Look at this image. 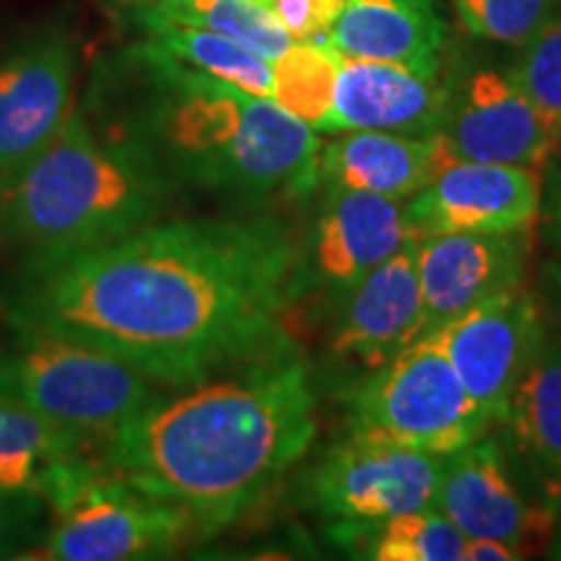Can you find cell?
<instances>
[{
    "label": "cell",
    "mask_w": 561,
    "mask_h": 561,
    "mask_svg": "<svg viewBox=\"0 0 561 561\" xmlns=\"http://www.w3.org/2000/svg\"><path fill=\"white\" fill-rule=\"evenodd\" d=\"M81 110L180 191L261 201L305 198L320 185L318 130L271 96L185 66L151 39L100 62Z\"/></svg>",
    "instance_id": "obj_3"
},
{
    "label": "cell",
    "mask_w": 561,
    "mask_h": 561,
    "mask_svg": "<svg viewBox=\"0 0 561 561\" xmlns=\"http://www.w3.org/2000/svg\"><path fill=\"white\" fill-rule=\"evenodd\" d=\"M450 81L401 62L343 58L325 130H385L434 136L445 115Z\"/></svg>",
    "instance_id": "obj_18"
},
{
    "label": "cell",
    "mask_w": 561,
    "mask_h": 561,
    "mask_svg": "<svg viewBox=\"0 0 561 561\" xmlns=\"http://www.w3.org/2000/svg\"><path fill=\"white\" fill-rule=\"evenodd\" d=\"M434 138L450 161H486L543 170L561 149L546 121L510 70L471 68L450 79L445 115Z\"/></svg>",
    "instance_id": "obj_9"
},
{
    "label": "cell",
    "mask_w": 561,
    "mask_h": 561,
    "mask_svg": "<svg viewBox=\"0 0 561 561\" xmlns=\"http://www.w3.org/2000/svg\"><path fill=\"white\" fill-rule=\"evenodd\" d=\"M434 507L458 525L466 541H502L520 559L549 549L559 517L523 486L500 439L489 434L447 455Z\"/></svg>",
    "instance_id": "obj_10"
},
{
    "label": "cell",
    "mask_w": 561,
    "mask_h": 561,
    "mask_svg": "<svg viewBox=\"0 0 561 561\" xmlns=\"http://www.w3.org/2000/svg\"><path fill=\"white\" fill-rule=\"evenodd\" d=\"M76 42L60 24L21 34L0 55V174L45 149L73 112Z\"/></svg>",
    "instance_id": "obj_13"
},
{
    "label": "cell",
    "mask_w": 561,
    "mask_h": 561,
    "mask_svg": "<svg viewBox=\"0 0 561 561\" xmlns=\"http://www.w3.org/2000/svg\"><path fill=\"white\" fill-rule=\"evenodd\" d=\"M510 76L538 112L561 133V11L520 45Z\"/></svg>",
    "instance_id": "obj_26"
},
{
    "label": "cell",
    "mask_w": 561,
    "mask_h": 561,
    "mask_svg": "<svg viewBox=\"0 0 561 561\" xmlns=\"http://www.w3.org/2000/svg\"><path fill=\"white\" fill-rule=\"evenodd\" d=\"M543 170L486 161H450L430 185L403 201L411 240L455 231L536 229Z\"/></svg>",
    "instance_id": "obj_14"
},
{
    "label": "cell",
    "mask_w": 561,
    "mask_h": 561,
    "mask_svg": "<svg viewBox=\"0 0 561 561\" xmlns=\"http://www.w3.org/2000/svg\"><path fill=\"white\" fill-rule=\"evenodd\" d=\"M515 559H520V553L502 541H489V538H481V541H466V561H515Z\"/></svg>",
    "instance_id": "obj_32"
},
{
    "label": "cell",
    "mask_w": 561,
    "mask_h": 561,
    "mask_svg": "<svg viewBox=\"0 0 561 561\" xmlns=\"http://www.w3.org/2000/svg\"><path fill=\"white\" fill-rule=\"evenodd\" d=\"M536 294L541 299L546 318L561 325V252L549 263H543L541 273H538Z\"/></svg>",
    "instance_id": "obj_31"
},
{
    "label": "cell",
    "mask_w": 561,
    "mask_h": 561,
    "mask_svg": "<svg viewBox=\"0 0 561 561\" xmlns=\"http://www.w3.org/2000/svg\"><path fill=\"white\" fill-rule=\"evenodd\" d=\"M180 187L81 107L45 149L0 174V252H66L157 224Z\"/></svg>",
    "instance_id": "obj_4"
},
{
    "label": "cell",
    "mask_w": 561,
    "mask_h": 561,
    "mask_svg": "<svg viewBox=\"0 0 561 561\" xmlns=\"http://www.w3.org/2000/svg\"><path fill=\"white\" fill-rule=\"evenodd\" d=\"M133 19L146 32V39H151L153 45L174 55L185 66L234 83L250 94L273 100V62L242 47L240 42L224 37V34L198 30V26L172 24V21L149 16Z\"/></svg>",
    "instance_id": "obj_23"
},
{
    "label": "cell",
    "mask_w": 561,
    "mask_h": 561,
    "mask_svg": "<svg viewBox=\"0 0 561 561\" xmlns=\"http://www.w3.org/2000/svg\"><path fill=\"white\" fill-rule=\"evenodd\" d=\"M297 242L271 219L157 221L121 240L21 257L13 331L89 343L187 388L286 348Z\"/></svg>",
    "instance_id": "obj_1"
},
{
    "label": "cell",
    "mask_w": 561,
    "mask_h": 561,
    "mask_svg": "<svg viewBox=\"0 0 561 561\" xmlns=\"http://www.w3.org/2000/svg\"><path fill=\"white\" fill-rule=\"evenodd\" d=\"M89 442L0 388V496L47 504L89 468L102 466L89 458Z\"/></svg>",
    "instance_id": "obj_20"
},
{
    "label": "cell",
    "mask_w": 561,
    "mask_h": 561,
    "mask_svg": "<svg viewBox=\"0 0 561 561\" xmlns=\"http://www.w3.org/2000/svg\"><path fill=\"white\" fill-rule=\"evenodd\" d=\"M130 13L224 34L271 62L294 45L286 26L257 0H161Z\"/></svg>",
    "instance_id": "obj_24"
},
{
    "label": "cell",
    "mask_w": 561,
    "mask_h": 561,
    "mask_svg": "<svg viewBox=\"0 0 561 561\" xmlns=\"http://www.w3.org/2000/svg\"><path fill=\"white\" fill-rule=\"evenodd\" d=\"M343 55L320 39L294 42L273 60V102L318 133L331 115Z\"/></svg>",
    "instance_id": "obj_25"
},
{
    "label": "cell",
    "mask_w": 561,
    "mask_h": 561,
    "mask_svg": "<svg viewBox=\"0 0 561 561\" xmlns=\"http://www.w3.org/2000/svg\"><path fill=\"white\" fill-rule=\"evenodd\" d=\"M549 557L551 559H561V510H559V517H557V528H553V536H551V543H549Z\"/></svg>",
    "instance_id": "obj_34"
},
{
    "label": "cell",
    "mask_w": 561,
    "mask_h": 561,
    "mask_svg": "<svg viewBox=\"0 0 561 561\" xmlns=\"http://www.w3.org/2000/svg\"><path fill=\"white\" fill-rule=\"evenodd\" d=\"M450 164L434 136L341 130L320 149V185L409 201Z\"/></svg>",
    "instance_id": "obj_19"
},
{
    "label": "cell",
    "mask_w": 561,
    "mask_h": 561,
    "mask_svg": "<svg viewBox=\"0 0 561 561\" xmlns=\"http://www.w3.org/2000/svg\"><path fill=\"white\" fill-rule=\"evenodd\" d=\"M445 458L351 432L307 479L312 507L333 528L434 507Z\"/></svg>",
    "instance_id": "obj_8"
},
{
    "label": "cell",
    "mask_w": 561,
    "mask_h": 561,
    "mask_svg": "<svg viewBox=\"0 0 561 561\" xmlns=\"http://www.w3.org/2000/svg\"><path fill=\"white\" fill-rule=\"evenodd\" d=\"M546 325L549 318L536 289L517 284L479 301L430 335L494 426L536 354Z\"/></svg>",
    "instance_id": "obj_11"
},
{
    "label": "cell",
    "mask_w": 561,
    "mask_h": 561,
    "mask_svg": "<svg viewBox=\"0 0 561 561\" xmlns=\"http://www.w3.org/2000/svg\"><path fill=\"white\" fill-rule=\"evenodd\" d=\"M536 227L541 229L543 240L561 252V161L543 172L541 214Z\"/></svg>",
    "instance_id": "obj_30"
},
{
    "label": "cell",
    "mask_w": 561,
    "mask_h": 561,
    "mask_svg": "<svg viewBox=\"0 0 561 561\" xmlns=\"http://www.w3.org/2000/svg\"><path fill=\"white\" fill-rule=\"evenodd\" d=\"M533 229L455 231L416 240L424 335L510 286L525 284Z\"/></svg>",
    "instance_id": "obj_15"
},
{
    "label": "cell",
    "mask_w": 561,
    "mask_h": 561,
    "mask_svg": "<svg viewBox=\"0 0 561 561\" xmlns=\"http://www.w3.org/2000/svg\"><path fill=\"white\" fill-rule=\"evenodd\" d=\"M473 37L520 47L559 11L561 0H453Z\"/></svg>",
    "instance_id": "obj_27"
},
{
    "label": "cell",
    "mask_w": 561,
    "mask_h": 561,
    "mask_svg": "<svg viewBox=\"0 0 561 561\" xmlns=\"http://www.w3.org/2000/svg\"><path fill=\"white\" fill-rule=\"evenodd\" d=\"M39 504L34 500L0 496V559L21 557L37 536Z\"/></svg>",
    "instance_id": "obj_29"
},
{
    "label": "cell",
    "mask_w": 561,
    "mask_h": 561,
    "mask_svg": "<svg viewBox=\"0 0 561 561\" xmlns=\"http://www.w3.org/2000/svg\"><path fill=\"white\" fill-rule=\"evenodd\" d=\"M346 405L354 434L439 458L481 439L491 426L432 335L351 385Z\"/></svg>",
    "instance_id": "obj_6"
},
{
    "label": "cell",
    "mask_w": 561,
    "mask_h": 561,
    "mask_svg": "<svg viewBox=\"0 0 561 561\" xmlns=\"http://www.w3.org/2000/svg\"><path fill=\"white\" fill-rule=\"evenodd\" d=\"M559 159H561V157H559Z\"/></svg>",
    "instance_id": "obj_35"
},
{
    "label": "cell",
    "mask_w": 561,
    "mask_h": 561,
    "mask_svg": "<svg viewBox=\"0 0 561 561\" xmlns=\"http://www.w3.org/2000/svg\"><path fill=\"white\" fill-rule=\"evenodd\" d=\"M110 3L125 11H138V9H151V5L161 3V0H110Z\"/></svg>",
    "instance_id": "obj_33"
},
{
    "label": "cell",
    "mask_w": 561,
    "mask_h": 561,
    "mask_svg": "<svg viewBox=\"0 0 561 561\" xmlns=\"http://www.w3.org/2000/svg\"><path fill=\"white\" fill-rule=\"evenodd\" d=\"M136 364L62 335L13 331L0 348V388L60 430L107 439L161 396Z\"/></svg>",
    "instance_id": "obj_5"
},
{
    "label": "cell",
    "mask_w": 561,
    "mask_h": 561,
    "mask_svg": "<svg viewBox=\"0 0 561 561\" xmlns=\"http://www.w3.org/2000/svg\"><path fill=\"white\" fill-rule=\"evenodd\" d=\"M445 39L447 26L434 0H346L320 42L343 58L401 62L437 73Z\"/></svg>",
    "instance_id": "obj_21"
},
{
    "label": "cell",
    "mask_w": 561,
    "mask_h": 561,
    "mask_svg": "<svg viewBox=\"0 0 561 561\" xmlns=\"http://www.w3.org/2000/svg\"><path fill=\"white\" fill-rule=\"evenodd\" d=\"M47 507L53 525L42 559L53 561L172 557L198 530L187 512L146 494L104 466L70 481Z\"/></svg>",
    "instance_id": "obj_7"
},
{
    "label": "cell",
    "mask_w": 561,
    "mask_h": 561,
    "mask_svg": "<svg viewBox=\"0 0 561 561\" xmlns=\"http://www.w3.org/2000/svg\"><path fill=\"white\" fill-rule=\"evenodd\" d=\"M419 339H424V299L416 240H409L343 297L341 318L331 335V356L359 382Z\"/></svg>",
    "instance_id": "obj_16"
},
{
    "label": "cell",
    "mask_w": 561,
    "mask_h": 561,
    "mask_svg": "<svg viewBox=\"0 0 561 561\" xmlns=\"http://www.w3.org/2000/svg\"><path fill=\"white\" fill-rule=\"evenodd\" d=\"M500 445L512 471L546 507L561 510V325L549 320L504 405Z\"/></svg>",
    "instance_id": "obj_17"
},
{
    "label": "cell",
    "mask_w": 561,
    "mask_h": 561,
    "mask_svg": "<svg viewBox=\"0 0 561 561\" xmlns=\"http://www.w3.org/2000/svg\"><path fill=\"white\" fill-rule=\"evenodd\" d=\"M318 396L289 348L221 380L159 396L104 439L102 466L214 533L255 507L318 432Z\"/></svg>",
    "instance_id": "obj_2"
},
{
    "label": "cell",
    "mask_w": 561,
    "mask_h": 561,
    "mask_svg": "<svg viewBox=\"0 0 561 561\" xmlns=\"http://www.w3.org/2000/svg\"><path fill=\"white\" fill-rule=\"evenodd\" d=\"M257 3L273 11L294 42L322 39L346 9V0H257Z\"/></svg>",
    "instance_id": "obj_28"
},
{
    "label": "cell",
    "mask_w": 561,
    "mask_h": 561,
    "mask_svg": "<svg viewBox=\"0 0 561 561\" xmlns=\"http://www.w3.org/2000/svg\"><path fill=\"white\" fill-rule=\"evenodd\" d=\"M409 240L403 201L325 187L310 237L297 244L294 297L325 291L343 299Z\"/></svg>",
    "instance_id": "obj_12"
},
{
    "label": "cell",
    "mask_w": 561,
    "mask_h": 561,
    "mask_svg": "<svg viewBox=\"0 0 561 561\" xmlns=\"http://www.w3.org/2000/svg\"><path fill=\"white\" fill-rule=\"evenodd\" d=\"M351 549L377 561H466V536L437 507L401 512L367 525L333 528Z\"/></svg>",
    "instance_id": "obj_22"
}]
</instances>
